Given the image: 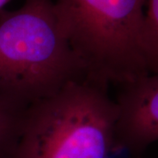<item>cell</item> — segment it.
Here are the masks:
<instances>
[{
    "label": "cell",
    "mask_w": 158,
    "mask_h": 158,
    "mask_svg": "<svg viewBox=\"0 0 158 158\" xmlns=\"http://www.w3.org/2000/svg\"><path fill=\"white\" fill-rule=\"evenodd\" d=\"M88 79L62 31L54 0L0 11V96L27 108Z\"/></svg>",
    "instance_id": "1"
},
{
    "label": "cell",
    "mask_w": 158,
    "mask_h": 158,
    "mask_svg": "<svg viewBox=\"0 0 158 158\" xmlns=\"http://www.w3.org/2000/svg\"><path fill=\"white\" fill-rule=\"evenodd\" d=\"M142 48L148 74L158 72V0H146Z\"/></svg>",
    "instance_id": "6"
},
{
    "label": "cell",
    "mask_w": 158,
    "mask_h": 158,
    "mask_svg": "<svg viewBox=\"0 0 158 158\" xmlns=\"http://www.w3.org/2000/svg\"><path fill=\"white\" fill-rule=\"evenodd\" d=\"M133 158H140V157H133Z\"/></svg>",
    "instance_id": "7"
},
{
    "label": "cell",
    "mask_w": 158,
    "mask_h": 158,
    "mask_svg": "<svg viewBox=\"0 0 158 158\" xmlns=\"http://www.w3.org/2000/svg\"><path fill=\"white\" fill-rule=\"evenodd\" d=\"M146 0H54L86 77L120 86L148 75L142 48Z\"/></svg>",
    "instance_id": "3"
},
{
    "label": "cell",
    "mask_w": 158,
    "mask_h": 158,
    "mask_svg": "<svg viewBox=\"0 0 158 158\" xmlns=\"http://www.w3.org/2000/svg\"><path fill=\"white\" fill-rule=\"evenodd\" d=\"M0 96V158H10L17 143L25 110Z\"/></svg>",
    "instance_id": "5"
},
{
    "label": "cell",
    "mask_w": 158,
    "mask_h": 158,
    "mask_svg": "<svg viewBox=\"0 0 158 158\" xmlns=\"http://www.w3.org/2000/svg\"><path fill=\"white\" fill-rule=\"evenodd\" d=\"M115 100L117 152L139 157L158 141V72L118 86Z\"/></svg>",
    "instance_id": "4"
},
{
    "label": "cell",
    "mask_w": 158,
    "mask_h": 158,
    "mask_svg": "<svg viewBox=\"0 0 158 158\" xmlns=\"http://www.w3.org/2000/svg\"><path fill=\"white\" fill-rule=\"evenodd\" d=\"M117 113L107 87L70 83L27 107L10 158H112Z\"/></svg>",
    "instance_id": "2"
}]
</instances>
